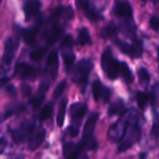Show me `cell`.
Instances as JSON below:
<instances>
[{"instance_id": "1", "label": "cell", "mask_w": 159, "mask_h": 159, "mask_svg": "<svg viewBox=\"0 0 159 159\" xmlns=\"http://www.w3.org/2000/svg\"><path fill=\"white\" fill-rule=\"evenodd\" d=\"M138 112L134 108L126 111L124 114H122L120 119L110 128L107 134L108 140L112 143L120 142L124 137L128 126L130 124L138 123Z\"/></svg>"}, {"instance_id": "2", "label": "cell", "mask_w": 159, "mask_h": 159, "mask_svg": "<svg viewBox=\"0 0 159 159\" xmlns=\"http://www.w3.org/2000/svg\"><path fill=\"white\" fill-rule=\"evenodd\" d=\"M93 66L94 65L91 60L83 59V60H81L79 62H77V64L73 67V69H71L72 70L71 79L73 83H75L78 86L82 87V91L84 90L86 87L88 76H89L91 70L93 69Z\"/></svg>"}, {"instance_id": "3", "label": "cell", "mask_w": 159, "mask_h": 159, "mask_svg": "<svg viewBox=\"0 0 159 159\" xmlns=\"http://www.w3.org/2000/svg\"><path fill=\"white\" fill-rule=\"evenodd\" d=\"M119 61L112 57V49L106 48L101 56V66L110 80H115L119 75Z\"/></svg>"}, {"instance_id": "4", "label": "cell", "mask_w": 159, "mask_h": 159, "mask_svg": "<svg viewBox=\"0 0 159 159\" xmlns=\"http://www.w3.org/2000/svg\"><path fill=\"white\" fill-rule=\"evenodd\" d=\"M137 124L138 123L130 124L128 126L124 137L120 141V144L118 145L117 151L119 153H123V152H126L127 150L130 149L134 145V143L139 141V139L141 137V130Z\"/></svg>"}, {"instance_id": "5", "label": "cell", "mask_w": 159, "mask_h": 159, "mask_svg": "<svg viewBox=\"0 0 159 159\" xmlns=\"http://www.w3.org/2000/svg\"><path fill=\"white\" fill-rule=\"evenodd\" d=\"M35 129V122L33 120H26L23 121L17 129L11 130V135L13 141L16 143H24L29 139L33 130Z\"/></svg>"}, {"instance_id": "6", "label": "cell", "mask_w": 159, "mask_h": 159, "mask_svg": "<svg viewBox=\"0 0 159 159\" xmlns=\"http://www.w3.org/2000/svg\"><path fill=\"white\" fill-rule=\"evenodd\" d=\"M115 43L122 52L130 56L131 58H141L142 55L143 47L142 43L139 40H135L133 44H127L124 41L116 39Z\"/></svg>"}, {"instance_id": "7", "label": "cell", "mask_w": 159, "mask_h": 159, "mask_svg": "<svg viewBox=\"0 0 159 159\" xmlns=\"http://www.w3.org/2000/svg\"><path fill=\"white\" fill-rule=\"evenodd\" d=\"M92 90H93V96L96 102H99V101H103L104 102H108L110 98H111V90L106 88L103 87L101 82L99 80H96L94 81L93 85H92Z\"/></svg>"}, {"instance_id": "8", "label": "cell", "mask_w": 159, "mask_h": 159, "mask_svg": "<svg viewBox=\"0 0 159 159\" xmlns=\"http://www.w3.org/2000/svg\"><path fill=\"white\" fill-rule=\"evenodd\" d=\"M69 113H70V116H71L72 123L77 125V126H80L82 118L84 117V116L87 113V107H86L85 104L81 103V102L73 103L70 106Z\"/></svg>"}, {"instance_id": "9", "label": "cell", "mask_w": 159, "mask_h": 159, "mask_svg": "<svg viewBox=\"0 0 159 159\" xmlns=\"http://www.w3.org/2000/svg\"><path fill=\"white\" fill-rule=\"evenodd\" d=\"M42 25V21L41 19H38L37 21L36 22V24L28 29H25L22 31V39L24 41L25 44L27 45H34L36 43V39H37V34L38 33L39 27Z\"/></svg>"}, {"instance_id": "10", "label": "cell", "mask_w": 159, "mask_h": 159, "mask_svg": "<svg viewBox=\"0 0 159 159\" xmlns=\"http://www.w3.org/2000/svg\"><path fill=\"white\" fill-rule=\"evenodd\" d=\"M73 17V11L70 7H57L56 8L53 9V11L52 12L51 16H50V21L53 24H55V22L61 18L67 19V20H70Z\"/></svg>"}, {"instance_id": "11", "label": "cell", "mask_w": 159, "mask_h": 159, "mask_svg": "<svg viewBox=\"0 0 159 159\" xmlns=\"http://www.w3.org/2000/svg\"><path fill=\"white\" fill-rule=\"evenodd\" d=\"M16 45L12 37H7L5 42V49H4V56H3V63L5 65H9L13 60L14 52H15Z\"/></svg>"}, {"instance_id": "12", "label": "cell", "mask_w": 159, "mask_h": 159, "mask_svg": "<svg viewBox=\"0 0 159 159\" xmlns=\"http://www.w3.org/2000/svg\"><path fill=\"white\" fill-rule=\"evenodd\" d=\"M47 67L50 69V74L52 79H55L58 74V67H59V62H58V51L57 50H52L47 59Z\"/></svg>"}, {"instance_id": "13", "label": "cell", "mask_w": 159, "mask_h": 159, "mask_svg": "<svg viewBox=\"0 0 159 159\" xmlns=\"http://www.w3.org/2000/svg\"><path fill=\"white\" fill-rule=\"evenodd\" d=\"M40 7L41 4L39 0H28L23 7L26 20H30L31 18L37 16L40 10Z\"/></svg>"}, {"instance_id": "14", "label": "cell", "mask_w": 159, "mask_h": 159, "mask_svg": "<svg viewBox=\"0 0 159 159\" xmlns=\"http://www.w3.org/2000/svg\"><path fill=\"white\" fill-rule=\"evenodd\" d=\"M15 74L17 75H19L20 78H22V79H27L36 75V69L26 63L21 62L16 65Z\"/></svg>"}, {"instance_id": "15", "label": "cell", "mask_w": 159, "mask_h": 159, "mask_svg": "<svg viewBox=\"0 0 159 159\" xmlns=\"http://www.w3.org/2000/svg\"><path fill=\"white\" fill-rule=\"evenodd\" d=\"M114 13L119 17L124 18H131L132 17V8L131 6L127 2L117 1L114 6Z\"/></svg>"}, {"instance_id": "16", "label": "cell", "mask_w": 159, "mask_h": 159, "mask_svg": "<svg viewBox=\"0 0 159 159\" xmlns=\"http://www.w3.org/2000/svg\"><path fill=\"white\" fill-rule=\"evenodd\" d=\"M97 119H98L97 113H93L90 115V116L88 117V119L84 125V128H83V134H82L83 138H88V137L93 136L94 129H95L96 124L97 122Z\"/></svg>"}, {"instance_id": "17", "label": "cell", "mask_w": 159, "mask_h": 159, "mask_svg": "<svg viewBox=\"0 0 159 159\" xmlns=\"http://www.w3.org/2000/svg\"><path fill=\"white\" fill-rule=\"evenodd\" d=\"M45 135H46V132L45 130L42 129H40L39 131H37L33 137H31V139L29 140V143H28V149L30 151H35L36 149H37L41 143H43L44 139H45Z\"/></svg>"}, {"instance_id": "18", "label": "cell", "mask_w": 159, "mask_h": 159, "mask_svg": "<svg viewBox=\"0 0 159 159\" xmlns=\"http://www.w3.org/2000/svg\"><path fill=\"white\" fill-rule=\"evenodd\" d=\"M77 148L82 153L84 151L96 150L97 148V143L93 136L88 137V138H82V140L78 143Z\"/></svg>"}, {"instance_id": "19", "label": "cell", "mask_w": 159, "mask_h": 159, "mask_svg": "<svg viewBox=\"0 0 159 159\" xmlns=\"http://www.w3.org/2000/svg\"><path fill=\"white\" fill-rule=\"evenodd\" d=\"M25 110V106L22 103L20 102H11L9 104H7L6 106V111H5V118L20 114L22 112H23Z\"/></svg>"}, {"instance_id": "20", "label": "cell", "mask_w": 159, "mask_h": 159, "mask_svg": "<svg viewBox=\"0 0 159 159\" xmlns=\"http://www.w3.org/2000/svg\"><path fill=\"white\" fill-rule=\"evenodd\" d=\"M119 74L123 77L124 81L126 83H127V84H130L133 81V79H134L133 74H132L129 66L126 62H124V61H121L119 63Z\"/></svg>"}, {"instance_id": "21", "label": "cell", "mask_w": 159, "mask_h": 159, "mask_svg": "<svg viewBox=\"0 0 159 159\" xmlns=\"http://www.w3.org/2000/svg\"><path fill=\"white\" fill-rule=\"evenodd\" d=\"M124 110H125V103L122 99H118L109 107L108 115H109V116H117V115L123 114Z\"/></svg>"}, {"instance_id": "22", "label": "cell", "mask_w": 159, "mask_h": 159, "mask_svg": "<svg viewBox=\"0 0 159 159\" xmlns=\"http://www.w3.org/2000/svg\"><path fill=\"white\" fill-rule=\"evenodd\" d=\"M63 34V29L61 27L58 26H53L49 33H47V44L49 46L54 44L59 37L61 36V34Z\"/></svg>"}, {"instance_id": "23", "label": "cell", "mask_w": 159, "mask_h": 159, "mask_svg": "<svg viewBox=\"0 0 159 159\" xmlns=\"http://www.w3.org/2000/svg\"><path fill=\"white\" fill-rule=\"evenodd\" d=\"M63 60L65 62V67H66V71L67 73L70 72L71 67L75 61V55L73 54V52L71 51V49H66L63 50Z\"/></svg>"}, {"instance_id": "24", "label": "cell", "mask_w": 159, "mask_h": 159, "mask_svg": "<svg viewBox=\"0 0 159 159\" xmlns=\"http://www.w3.org/2000/svg\"><path fill=\"white\" fill-rule=\"evenodd\" d=\"M67 102L65 99L64 101L61 102L60 103V107L57 113V117H56V122H57V126L58 127H63L64 125V121H65V116H66V112H67Z\"/></svg>"}, {"instance_id": "25", "label": "cell", "mask_w": 159, "mask_h": 159, "mask_svg": "<svg viewBox=\"0 0 159 159\" xmlns=\"http://www.w3.org/2000/svg\"><path fill=\"white\" fill-rule=\"evenodd\" d=\"M77 43L81 46H85V45H90L92 43L91 36L89 34V32L86 28H82L78 35Z\"/></svg>"}, {"instance_id": "26", "label": "cell", "mask_w": 159, "mask_h": 159, "mask_svg": "<svg viewBox=\"0 0 159 159\" xmlns=\"http://www.w3.org/2000/svg\"><path fill=\"white\" fill-rule=\"evenodd\" d=\"M83 10H84V14H85L86 18H87L90 21L97 22V21L102 20V18H103L98 12H97L95 9H93V8H91V7H87L84 8Z\"/></svg>"}, {"instance_id": "27", "label": "cell", "mask_w": 159, "mask_h": 159, "mask_svg": "<svg viewBox=\"0 0 159 159\" xmlns=\"http://www.w3.org/2000/svg\"><path fill=\"white\" fill-rule=\"evenodd\" d=\"M52 111H53V104L52 102L47 103L43 107V109L40 111V114H39V121L40 122H43V121L47 120L52 116Z\"/></svg>"}, {"instance_id": "28", "label": "cell", "mask_w": 159, "mask_h": 159, "mask_svg": "<svg viewBox=\"0 0 159 159\" xmlns=\"http://www.w3.org/2000/svg\"><path fill=\"white\" fill-rule=\"evenodd\" d=\"M138 77L142 86H147L150 82V75L145 68H140L138 71Z\"/></svg>"}, {"instance_id": "29", "label": "cell", "mask_w": 159, "mask_h": 159, "mask_svg": "<svg viewBox=\"0 0 159 159\" xmlns=\"http://www.w3.org/2000/svg\"><path fill=\"white\" fill-rule=\"evenodd\" d=\"M46 52H47V48H38L37 49H34L30 53V59L33 61H38L43 58Z\"/></svg>"}, {"instance_id": "30", "label": "cell", "mask_w": 159, "mask_h": 159, "mask_svg": "<svg viewBox=\"0 0 159 159\" xmlns=\"http://www.w3.org/2000/svg\"><path fill=\"white\" fill-rule=\"evenodd\" d=\"M104 37H114L117 34V27L113 22H110L104 29Z\"/></svg>"}, {"instance_id": "31", "label": "cell", "mask_w": 159, "mask_h": 159, "mask_svg": "<svg viewBox=\"0 0 159 159\" xmlns=\"http://www.w3.org/2000/svg\"><path fill=\"white\" fill-rule=\"evenodd\" d=\"M74 44V40H73V37L69 34L66 35L62 41H61V44H60V47H61V49L62 50H66V49H71L72 48V46Z\"/></svg>"}, {"instance_id": "32", "label": "cell", "mask_w": 159, "mask_h": 159, "mask_svg": "<svg viewBox=\"0 0 159 159\" xmlns=\"http://www.w3.org/2000/svg\"><path fill=\"white\" fill-rule=\"evenodd\" d=\"M67 88V82L64 80V81H61L55 88L54 91H53V94H52V98L54 100H57L58 98H60L62 96V94L64 93L65 89Z\"/></svg>"}, {"instance_id": "33", "label": "cell", "mask_w": 159, "mask_h": 159, "mask_svg": "<svg viewBox=\"0 0 159 159\" xmlns=\"http://www.w3.org/2000/svg\"><path fill=\"white\" fill-rule=\"evenodd\" d=\"M152 136L155 138H159V113H154V123L152 127Z\"/></svg>"}, {"instance_id": "34", "label": "cell", "mask_w": 159, "mask_h": 159, "mask_svg": "<svg viewBox=\"0 0 159 159\" xmlns=\"http://www.w3.org/2000/svg\"><path fill=\"white\" fill-rule=\"evenodd\" d=\"M137 102H138V105L139 107L143 110L148 102V96L144 93V92H142V91H139L137 93Z\"/></svg>"}, {"instance_id": "35", "label": "cell", "mask_w": 159, "mask_h": 159, "mask_svg": "<svg viewBox=\"0 0 159 159\" xmlns=\"http://www.w3.org/2000/svg\"><path fill=\"white\" fill-rule=\"evenodd\" d=\"M76 144L74 143H67L63 146V155L65 157H68L71 154L74 153L76 149Z\"/></svg>"}, {"instance_id": "36", "label": "cell", "mask_w": 159, "mask_h": 159, "mask_svg": "<svg viewBox=\"0 0 159 159\" xmlns=\"http://www.w3.org/2000/svg\"><path fill=\"white\" fill-rule=\"evenodd\" d=\"M45 100V96L44 95H38V96H35L34 98H32L29 101L30 105L34 108V109H37L44 102Z\"/></svg>"}, {"instance_id": "37", "label": "cell", "mask_w": 159, "mask_h": 159, "mask_svg": "<svg viewBox=\"0 0 159 159\" xmlns=\"http://www.w3.org/2000/svg\"><path fill=\"white\" fill-rule=\"evenodd\" d=\"M67 133L69 134L70 137H77L79 134V126L72 124L67 128Z\"/></svg>"}, {"instance_id": "38", "label": "cell", "mask_w": 159, "mask_h": 159, "mask_svg": "<svg viewBox=\"0 0 159 159\" xmlns=\"http://www.w3.org/2000/svg\"><path fill=\"white\" fill-rule=\"evenodd\" d=\"M150 27L154 31H159V17L153 16L150 20Z\"/></svg>"}, {"instance_id": "39", "label": "cell", "mask_w": 159, "mask_h": 159, "mask_svg": "<svg viewBox=\"0 0 159 159\" xmlns=\"http://www.w3.org/2000/svg\"><path fill=\"white\" fill-rule=\"evenodd\" d=\"M21 91L24 97H30L31 95V88L28 84H22L21 86Z\"/></svg>"}, {"instance_id": "40", "label": "cell", "mask_w": 159, "mask_h": 159, "mask_svg": "<svg viewBox=\"0 0 159 159\" xmlns=\"http://www.w3.org/2000/svg\"><path fill=\"white\" fill-rule=\"evenodd\" d=\"M49 88H50V84H49L48 82H46V81H43V82H41V83L39 84V87H38V92H39V93H41V94H44L45 92H47V91H48Z\"/></svg>"}, {"instance_id": "41", "label": "cell", "mask_w": 159, "mask_h": 159, "mask_svg": "<svg viewBox=\"0 0 159 159\" xmlns=\"http://www.w3.org/2000/svg\"><path fill=\"white\" fill-rule=\"evenodd\" d=\"M89 0H76V6L79 9H84L88 7Z\"/></svg>"}, {"instance_id": "42", "label": "cell", "mask_w": 159, "mask_h": 159, "mask_svg": "<svg viewBox=\"0 0 159 159\" xmlns=\"http://www.w3.org/2000/svg\"><path fill=\"white\" fill-rule=\"evenodd\" d=\"M7 147V141L5 138H0V155L3 154L5 148Z\"/></svg>"}, {"instance_id": "43", "label": "cell", "mask_w": 159, "mask_h": 159, "mask_svg": "<svg viewBox=\"0 0 159 159\" xmlns=\"http://www.w3.org/2000/svg\"><path fill=\"white\" fill-rule=\"evenodd\" d=\"M7 93H8L9 95H11V96H15V95H16V89H15V88H14L12 85H10V86H8V87L7 88Z\"/></svg>"}, {"instance_id": "44", "label": "cell", "mask_w": 159, "mask_h": 159, "mask_svg": "<svg viewBox=\"0 0 159 159\" xmlns=\"http://www.w3.org/2000/svg\"><path fill=\"white\" fill-rule=\"evenodd\" d=\"M153 3L156 4V5H157V4H159V0H153Z\"/></svg>"}, {"instance_id": "45", "label": "cell", "mask_w": 159, "mask_h": 159, "mask_svg": "<svg viewBox=\"0 0 159 159\" xmlns=\"http://www.w3.org/2000/svg\"><path fill=\"white\" fill-rule=\"evenodd\" d=\"M2 84H3V81H2L1 78H0V89H1V87H2Z\"/></svg>"}, {"instance_id": "46", "label": "cell", "mask_w": 159, "mask_h": 159, "mask_svg": "<svg viewBox=\"0 0 159 159\" xmlns=\"http://www.w3.org/2000/svg\"><path fill=\"white\" fill-rule=\"evenodd\" d=\"M157 55H158V60H159V47H158V48H157Z\"/></svg>"}, {"instance_id": "47", "label": "cell", "mask_w": 159, "mask_h": 159, "mask_svg": "<svg viewBox=\"0 0 159 159\" xmlns=\"http://www.w3.org/2000/svg\"><path fill=\"white\" fill-rule=\"evenodd\" d=\"M142 1H143V2H144V3H145V2H146V1H147V0H142Z\"/></svg>"}, {"instance_id": "48", "label": "cell", "mask_w": 159, "mask_h": 159, "mask_svg": "<svg viewBox=\"0 0 159 159\" xmlns=\"http://www.w3.org/2000/svg\"><path fill=\"white\" fill-rule=\"evenodd\" d=\"M158 91H159V89H158Z\"/></svg>"}, {"instance_id": "49", "label": "cell", "mask_w": 159, "mask_h": 159, "mask_svg": "<svg viewBox=\"0 0 159 159\" xmlns=\"http://www.w3.org/2000/svg\"><path fill=\"white\" fill-rule=\"evenodd\" d=\"M0 1H1V0H0Z\"/></svg>"}]
</instances>
